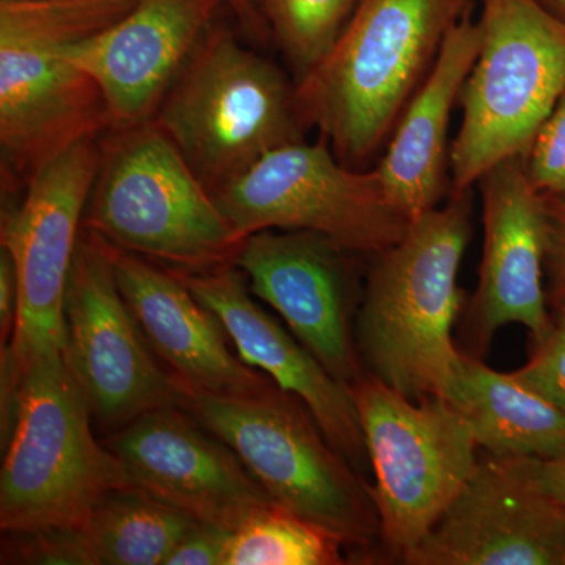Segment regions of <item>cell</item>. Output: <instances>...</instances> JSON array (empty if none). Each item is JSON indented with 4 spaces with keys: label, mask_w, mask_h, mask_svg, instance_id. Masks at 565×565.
Listing matches in <instances>:
<instances>
[{
    "label": "cell",
    "mask_w": 565,
    "mask_h": 565,
    "mask_svg": "<svg viewBox=\"0 0 565 565\" xmlns=\"http://www.w3.org/2000/svg\"><path fill=\"white\" fill-rule=\"evenodd\" d=\"M232 531L199 523L173 550L166 565H223Z\"/></svg>",
    "instance_id": "obj_28"
},
{
    "label": "cell",
    "mask_w": 565,
    "mask_h": 565,
    "mask_svg": "<svg viewBox=\"0 0 565 565\" xmlns=\"http://www.w3.org/2000/svg\"><path fill=\"white\" fill-rule=\"evenodd\" d=\"M182 407L236 452L275 504L338 535L355 563H385L373 489L299 397L274 384L252 396L185 392Z\"/></svg>",
    "instance_id": "obj_4"
},
{
    "label": "cell",
    "mask_w": 565,
    "mask_h": 565,
    "mask_svg": "<svg viewBox=\"0 0 565 565\" xmlns=\"http://www.w3.org/2000/svg\"><path fill=\"white\" fill-rule=\"evenodd\" d=\"M193 172L217 191L264 156L303 141L296 82L212 25L156 111Z\"/></svg>",
    "instance_id": "obj_6"
},
{
    "label": "cell",
    "mask_w": 565,
    "mask_h": 565,
    "mask_svg": "<svg viewBox=\"0 0 565 565\" xmlns=\"http://www.w3.org/2000/svg\"><path fill=\"white\" fill-rule=\"evenodd\" d=\"M181 407L166 405L126 424L109 449L131 487L233 533L275 501L236 452L199 429Z\"/></svg>",
    "instance_id": "obj_16"
},
{
    "label": "cell",
    "mask_w": 565,
    "mask_h": 565,
    "mask_svg": "<svg viewBox=\"0 0 565 565\" xmlns=\"http://www.w3.org/2000/svg\"><path fill=\"white\" fill-rule=\"evenodd\" d=\"M98 137L85 139L44 166L18 202L3 203L0 247L17 264V327L9 344L18 366L63 351V305L85 207L102 163Z\"/></svg>",
    "instance_id": "obj_12"
},
{
    "label": "cell",
    "mask_w": 565,
    "mask_h": 565,
    "mask_svg": "<svg viewBox=\"0 0 565 565\" xmlns=\"http://www.w3.org/2000/svg\"><path fill=\"white\" fill-rule=\"evenodd\" d=\"M222 0H137L125 17L70 44V61L95 81L110 129L154 120L156 111L214 21Z\"/></svg>",
    "instance_id": "obj_17"
},
{
    "label": "cell",
    "mask_w": 565,
    "mask_h": 565,
    "mask_svg": "<svg viewBox=\"0 0 565 565\" xmlns=\"http://www.w3.org/2000/svg\"><path fill=\"white\" fill-rule=\"evenodd\" d=\"M527 180L542 195L565 193V92L525 154Z\"/></svg>",
    "instance_id": "obj_26"
},
{
    "label": "cell",
    "mask_w": 565,
    "mask_h": 565,
    "mask_svg": "<svg viewBox=\"0 0 565 565\" xmlns=\"http://www.w3.org/2000/svg\"><path fill=\"white\" fill-rule=\"evenodd\" d=\"M137 0H0V159L9 193L63 151L110 131L95 81L70 44L109 28Z\"/></svg>",
    "instance_id": "obj_2"
},
{
    "label": "cell",
    "mask_w": 565,
    "mask_h": 565,
    "mask_svg": "<svg viewBox=\"0 0 565 565\" xmlns=\"http://www.w3.org/2000/svg\"><path fill=\"white\" fill-rule=\"evenodd\" d=\"M109 250L118 288L145 341L172 367L184 392L252 396L275 384L230 351L222 322L180 274L111 244Z\"/></svg>",
    "instance_id": "obj_19"
},
{
    "label": "cell",
    "mask_w": 565,
    "mask_h": 565,
    "mask_svg": "<svg viewBox=\"0 0 565 565\" xmlns=\"http://www.w3.org/2000/svg\"><path fill=\"white\" fill-rule=\"evenodd\" d=\"M222 2L232 11L248 39L258 43H266L270 39L269 29L256 0H222Z\"/></svg>",
    "instance_id": "obj_31"
},
{
    "label": "cell",
    "mask_w": 565,
    "mask_h": 565,
    "mask_svg": "<svg viewBox=\"0 0 565 565\" xmlns=\"http://www.w3.org/2000/svg\"><path fill=\"white\" fill-rule=\"evenodd\" d=\"M145 343L118 288L109 244L88 230L66 286L62 352L99 423L126 426L154 408L184 404V388Z\"/></svg>",
    "instance_id": "obj_11"
},
{
    "label": "cell",
    "mask_w": 565,
    "mask_h": 565,
    "mask_svg": "<svg viewBox=\"0 0 565 565\" xmlns=\"http://www.w3.org/2000/svg\"><path fill=\"white\" fill-rule=\"evenodd\" d=\"M446 399L487 455L539 460L565 456V411L484 360L462 352L459 373Z\"/></svg>",
    "instance_id": "obj_21"
},
{
    "label": "cell",
    "mask_w": 565,
    "mask_h": 565,
    "mask_svg": "<svg viewBox=\"0 0 565 565\" xmlns=\"http://www.w3.org/2000/svg\"><path fill=\"white\" fill-rule=\"evenodd\" d=\"M351 559L338 535L273 504L233 531L223 565H341Z\"/></svg>",
    "instance_id": "obj_23"
},
{
    "label": "cell",
    "mask_w": 565,
    "mask_h": 565,
    "mask_svg": "<svg viewBox=\"0 0 565 565\" xmlns=\"http://www.w3.org/2000/svg\"><path fill=\"white\" fill-rule=\"evenodd\" d=\"M180 275L193 296L217 316L239 359L299 397L330 444L363 475L370 459L351 386L334 379L313 353L255 302L247 278L233 263Z\"/></svg>",
    "instance_id": "obj_18"
},
{
    "label": "cell",
    "mask_w": 565,
    "mask_h": 565,
    "mask_svg": "<svg viewBox=\"0 0 565 565\" xmlns=\"http://www.w3.org/2000/svg\"><path fill=\"white\" fill-rule=\"evenodd\" d=\"M407 565H565V505L522 459H479Z\"/></svg>",
    "instance_id": "obj_15"
},
{
    "label": "cell",
    "mask_w": 565,
    "mask_h": 565,
    "mask_svg": "<svg viewBox=\"0 0 565 565\" xmlns=\"http://www.w3.org/2000/svg\"><path fill=\"white\" fill-rule=\"evenodd\" d=\"M522 460L534 481L565 505V456L552 460Z\"/></svg>",
    "instance_id": "obj_30"
},
{
    "label": "cell",
    "mask_w": 565,
    "mask_h": 565,
    "mask_svg": "<svg viewBox=\"0 0 565 565\" xmlns=\"http://www.w3.org/2000/svg\"><path fill=\"white\" fill-rule=\"evenodd\" d=\"M471 239L470 192L412 222L399 243L370 256L355 340L364 371L419 401L448 397L462 351L452 330L468 297L460 264Z\"/></svg>",
    "instance_id": "obj_1"
},
{
    "label": "cell",
    "mask_w": 565,
    "mask_h": 565,
    "mask_svg": "<svg viewBox=\"0 0 565 565\" xmlns=\"http://www.w3.org/2000/svg\"><path fill=\"white\" fill-rule=\"evenodd\" d=\"M87 226L122 250L200 270L241 247L214 193L154 120L110 129L102 141Z\"/></svg>",
    "instance_id": "obj_7"
},
{
    "label": "cell",
    "mask_w": 565,
    "mask_h": 565,
    "mask_svg": "<svg viewBox=\"0 0 565 565\" xmlns=\"http://www.w3.org/2000/svg\"><path fill=\"white\" fill-rule=\"evenodd\" d=\"M556 17L565 21V0H542Z\"/></svg>",
    "instance_id": "obj_32"
},
{
    "label": "cell",
    "mask_w": 565,
    "mask_h": 565,
    "mask_svg": "<svg viewBox=\"0 0 565 565\" xmlns=\"http://www.w3.org/2000/svg\"><path fill=\"white\" fill-rule=\"evenodd\" d=\"M20 282L17 264L6 247H0V338L2 345L10 343L17 327Z\"/></svg>",
    "instance_id": "obj_29"
},
{
    "label": "cell",
    "mask_w": 565,
    "mask_h": 565,
    "mask_svg": "<svg viewBox=\"0 0 565 565\" xmlns=\"http://www.w3.org/2000/svg\"><path fill=\"white\" fill-rule=\"evenodd\" d=\"M362 258L370 256L319 233L263 230L245 237L233 264L253 296L285 319L334 379L351 386L366 374L355 340L366 274Z\"/></svg>",
    "instance_id": "obj_13"
},
{
    "label": "cell",
    "mask_w": 565,
    "mask_h": 565,
    "mask_svg": "<svg viewBox=\"0 0 565 565\" xmlns=\"http://www.w3.org/2000/svg\"><path fill=\"white\" fill-rule=\"evenodd\" d=\"M212 193L241 243L263 230H302L373 256L412 225L375 169L345 166L323 139L278 148Z\"/></svg>",
    "instance_id": "obj_10"
},
{
    "label": "cell",
    "mask_w": 565,
    "mask_h": 565,
    "mask_svg": "<svg viewBox=\"0 0 565 565\" xmlns=\"http://www.w3.org/2000/svg\"><path fill=\"white\" fill-rule=\"evenodd\" d=\"M544 200L546 299L550 310H565V193L544 195Z\"/></svg>",
    "instance_id": "obj_27"
},
{
    "label": "cell",
    "mask_w": 565,
    "mask_h": 565,
    "mask_svg": "<svg viewBox=\"0 0 565 565\" xmlns=\"http://www.w3.org/2000/svg\"><path fill=\"white\" fill-rule=\"evenodd\" d=\"M512 375L565 411V310L552 311L548 332L530 343V359Z\"/></svg>",
    "instance_id": "obj_25"
},
{
    "label": "cell",
    "mask_w": 565,
    "mask_h": 565,
    "mask_svg": "<svg viewBox=\"0 0 565 565\" xmlns=\"http://www.w3.org/2000/svg\"><path fill=\"white\" fill-rule=\"evenodd\" d=\"M482 43L459 103L451 195L526 154L565 92V21L542 0H481Z\"/></svg>",
    "instance_id": "obj_8"
},
{
    "label": "cell",
    "mask_w": 565,
    "mask_h": 565,
    "mask_svg": "<svg viewBox=\"0 0 565 565\" xmlns=\"http://www.w3.org/2000/svg\"><path fill=\"white\" fill-rule=\"evenodd\" d=\"M473 2L360 0L329 54L296 84L305 122L341 162L356 169L390 140Z\"/></svg>",
    "instance_id": "obj_3"
},
{
    "label": "cell",
    "mask_w": 565,
    "mask_h": 565,
    "mask_svg": "<svg viewBox=\"0 0 565 565\" xmlns=\"http://www.w3.org/2000/svg\"><path fill=\"white\" fill-rule=\"evenodd\" d=\"M18 370L17 422L2 448V533L74 530L107 494L131 487L128 475L95 440L90 408L63 352L41 353Z\"/></svg>",
    "instance_id": "obj_5"
},
{
    "label": "cell",
    "mask_w": 565,
    "mask_h": 565,
    "mask_svg": "<svg viewBox=\"0 0 565 565\" xmlns=\"http://www.w3.org/2000/svg\"><path fill=\"white\" fill-rule=\"evenodd\" d=\"M484 244L478 288L460 318V351L484 360L494 334L519 323L537 343L552 310L545 289L546 211L527 180L525 154L494 166L478 182Z\"/></svg>",
    "instance_id": "obj_14"
},
{
    "label": "cell",
    "mask_w": 565,
    "mask_h": 565,
    "mask_svg": "<svg viewBox=\"0 0 565 565\" xmlns=\"http://www.w3.org/2000/svg\"><path fill=\"white\" fill-rule=\"evenodd\" d=\"M481 43V24L471 21L470 14L449 31L375 167L390 196L412 222L437 207L448 188L449 121Z\"/></svg>",
    "instance_id": "obj_20"
},
{
    "label": "cell",
    "mask_w": 565,
    "mask_h": 565,
    "mask_svg": "<svg viewBox=\"0 0 565 565\" xmlns=\"http://www.w3.org/2000/svg\"><path fill=\"white\" fill-rule=\"evenodd\" d=\"M351 392L374 473L384 561L404 564L470 481L481 448L445 397L411 399L367 373Z\"/></svg>",
    "instance_id": "obj_9"
},
{
    "label": "cell",
    "mask_w": 565,
    "mask_h": 565,
    "mask_svg": "<svg viewBox=\"0 0 565 565\" xmlns=\"http://www.w3.org/2000/svg\"><path fill=\"white\" fill-rule=\"evenodd\" d=\"M270 36L294 73H311L340 39L360 0H256Z\"/></svg>",
    "instance_id": "obj_24"
},
{
    "label": "cell",
    "mask_w": 565,
    "mask_h": 565,
    "mask_svg": "<svg viewBox=\"0 0 565 565\" xmlns=\"http://www.w3.org/2000/svg\"><path fill=\"white\" fill-rule=\"evenodd\" d=\"M193 516L136 487L115 490L76 527L84 565H166Z\"/></svg>",
    "instance_id": "obj_22"
}]
</instances>
